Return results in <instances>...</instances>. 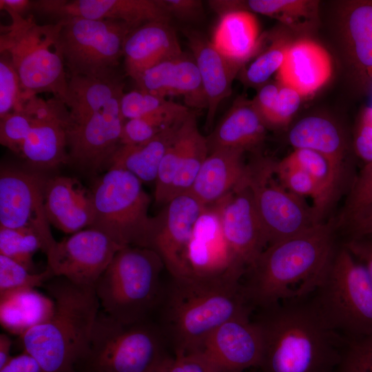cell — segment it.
Listing matches in <instances>:
<instances>
[{
	"label": "cell",
	"mask_w": 372,
	"mask_h": 372,
	"mask_svg": "<svg viewBox=\"0 0 372 372\" xmlns=\"http://www.w3.org/2000/svg\"><path fill=\"white\" fill-rule=\"evenodd\" d=\"M253 320L262 342L259 372H335L348 340L328 324L313 299L260 309Z\"/></svg>",
	"instance_id": "obj_1"
},
{
	"label": "cell",
	"mask_w": 372,
	"mask_h": 372,
	"mask_svg": "<svg viewBox=\"0 0 372 372\" xmlns=\"http://www.w3.org/2000/svg\"><path fill=\"white\" fill-rule=\"evenodd\" d=\"M242 276L172 278L163 287L155 310L156 323L173 355L195 351L217 327L238 317L250 316L253 306Z\"/></svg>",
	"instance_id": "obj_2"
},
{
	"label": "cell",
	"mask_w": 372,
	"mask_h": 372,
	"mask_svg": "<svg viewBox=\"0 0 372 372\" xmlns=\"http://www.w3.org/2000/svg\"><path fill=\"white\" fill-rule=\"evenodd\" d=\"M333 233L331 220L321 222L268 245L246 271L248 278L242 283L253 307L262 309L313 294L335 253Z\"/></svg>",
	"instance_id": "obj_3"
},
{
	"label": "cell",
	"mask_w": 372,
	"mask_h": 372,
	"mask_svg": "<svg viewBox=\"0 0 372 372\" xmlns=\"http://www.w3.org/2000/svg\"><path fill=\"white\" fill-rule=\"evenodd\" d=\"M43 287L54 303L50 318L21 337L41 372H70L85 353L100 311L95 287L54 276Z\"/></svg>",
	"instance_id": "obj_4"
},
{
	"label": "cell",
	"mask_w": 372,
	"mask_h": 372,
	"mask_svg": "<svg viewBox=\"0 0 372 372\" xmlns=\"http://www.w3.org/2000/svg\"><path fill=\"white\" fill-rule=\"evenodd\" d=\"M163 267L152 249H120L95 285L101 309L124 324L151 319L162 294Z\"/></svg>",
	"instance_id": "obj_5"
},
{
	"label": "cell",
	"mask_w": 372,
	"mask_h": 372,
	"mask_svg": "<svg viewBox=\"0 0 372 372\" xmlns=\"http://www.w3.org/2000/svg\"><path fill=\"white\" fill-rule=\"evenodd\" d=\"M6 12L11 23L1 25L0 52L10 56L23 96L49 92L65 103L68 75L59 45L60 21L39 25L32 15Z\"/></svg>",
	"instance_id": "obj_6"
},
{
	"label": "cell",
	"mask_w": 372,
	"mask_h": 372,
	"mask_svg": "<svg viewBox=\"0 0 372 372\" xmlns=\"http://www.w3.org/2000/svg\"><path fill=\"white\" fill-rule=\"evenodd\" d=\"M167 344L151 319L122 323L100 309L78 372H151L169 355Z\"/></svg>",
	"instance_id": "obj_7"
},
{
	"label": "cell",
	"mask_w": 372,
	"mask_h": 372,
	"mask_svg": "<svg viewBox=\"0 0 372 372\" xmlns=\"http://www.w3.org/2000/svg\"><path fill=\"white\" fill-rule=\"evenodd\" d=\"M313 298L328 324L347 340L372 334V282L346 247L335 252Z\"/></svg>",
	"instance_id": "obj_8"
},
{
	"label": "cell",
	"mask_w": 372,
	"mask_h": 372,
	"mask_svg": "<svg viewBox=\"0 0 372 372\" xmlns=\"http://www.w3.org/2000/svg\"><path fill=\"white\" fill-rule=\"evenodd\" d=\"M95 216L90 227L121 247L151 249L155 219L149 216L151 203L142 182L121 169H108L92 189Z\"/></svg>",
	"instance_id": "obj_9"
},
{
	"label": "cell",
	"mask_w": 372,
	"mask_h": 372,
	"mask_svg": "<svg viewBox=\"0 0 372 372\" xmlns=\"http://www.w3.org/2000/svg\"><path fill=\"white\" fill-rule=\"evenodd\" d=\"M59 45L63 61L74 76L101 77L117 71L127 34L134 30L114 20H59Z\"/></svg>",
	"instance_id": "obj_10"
},
{
	"label": "cell",
	"mask_w": 372,
	"mask_h": 372,
	"mask_svg": "<svg viewBox=\"0 0 372 372\" xmlns=\"http://www.w3.org/2000/svg\"><path fill=\"white\" fill-rule=\"evenodd\" d=\"M274 163L262 161L248 166L247 183L264 227L268 245L319 223L302 197L284 187L275 176Z\"/></svg>",
	"instance_id": "obj_11"
},
{
	"label": "cell",
	"mask_w": 372,
	"mask_h": 372,
	"mask_svg": "<svg viewBox=\"0 0 372 372\" xmlns=\"http://www.w3.org/2000/svg\"><path fill=\"white\" fill-rule=\"evenodd\" d=\"M124 92L101 108L68 121V162L89 172H98L109 163L121 145L125 119L121 111Z\"/></svg>",
	"instance_id": "obj_12"
},
{
	"label": "cell",
	"mask_w": 372,
	"mask_h": 372,
	"mask_svg": "<svg viewBox=\"0 0 372 372\" xmlns=\"http://www.w3.org/2000/svg\"><path fill=\"white\" fill-rule=\"evenodd\" d=\"M46 178L17 168L0 171V227L24 229L40 239L46 254L56 243L43 200Z\"/></svg>",
	"instance_id": "obj_13"
},
{
	"label": "cell",
	"mask_w": 372,
	"mask_h": 372,
	"mask_svg": "<svg viewBox=\"0 0 372 372\" xmlns=\"http://www.w3.org/2000/svg\"><path fill=\"white\" fill-rule=\"evenodd\" d=\"M122 247L103 232L88 227L56 241L45 254L47 267L54 276L95 287Z\"/></svg>",
	"instance_id": "obj_14"
},
{
	"label": "cell",
	"mask_w": 372,
	"mask_h": 372,
	"mask_svg": "<svg viewBox=\"0 0 372 372\" xmlns=\"http://www.w3.org/2000/svg\"><path fill=\"white\" fill-rule=\"evenodd\" d=\"M22 103L30 112L32 124L19 154L39 168L68 163V109L65 103L54 97L45 101L37 95L25 97Z\"/></svg>",
	"instance_id": "obj_15"
},
{
	"label": "cell",
	"mask_w": 372,
	"mask_h": 372,
	"mask_svg": "<svg viewBox=\"0 0 372 372\" xmlns=\"http://www.w3.org/2000/svg\"><path fill=\"white\" fill-rule=\"evenodd\" d=\"M262 351L258 327L250 316H242L217 327L194 352L209 372H245L258 368Z\"/></svg>",
	"instance_id": "obj_16"
},
{
	"label": "cell",
	"mask_w": 372,
	"mask_h": 372,
	"mask_svg": "<svg viewBox=\"0 0 372 372\" xmlns=\"http://www.w3.org/2000/svg\"><path fill=\"white\" fill-rule=\"evenodd\" d=\"M216 205L224 237L237 262L247 271L268 246L247 178Z\"/></svg>",
	"instance_id": "obj_17"
},
{
	"label": "cell",
	"mask_w": 372,
	"mask_h": 372,
	"mask_svg": "<svg viewBox=\"0 0 372 372\" xmlns=\"http://www.w3.org/2000/svg\"><path fill=\"white\" fill-rule=\"evenodd\" d=\"M205 207L192 194L186 193L171 199L154 218L151 249L161 257L172 278L188 276L186 253Z\"/></svg>",
	"instance_id": "obj_18"
},
{
	"label": "cell",
	"mask_w": 372,
	"mask_h": 372,
	"mask_svg": "<svg viewBox=\"0 0 372 372\" xmlns=\"http://www.w3.org/2000/svg\"><path fill=\"white\" fill-rule=\"evenodd\" d=\"M33 10L57 21L114 20L133 29L152 21L169 23L172 19L159 0H39L34 1Z\"/></svg>",
	"instance_id": "obj_19"
},
{
	"label": "cell",
	"mask_w": 372,
	"mask_h": 372,
	"mask_svg": "<svg viewBox=\"0 0 372 372\" xmlns=\"http://www.w3.org/2000/svg\"><path fill=\"white\" fill-rule=\"evenodd\" d=\"M188 276H243L245 269L236 260L222 231L216 205L207 206L194 227L186 253Z\"/></svg>",
	"instance_id": "obj_20"
},
{
	"label": "cell",
	"mask_w": 372,
	"mask_h": 372,
	"mask_svg": "<svg viewBox=\"0 0 372 372\" xmlns=\"http://www.w3.org/2000/svg\"><path fill=\"white\" fill-rule=\"evenodd\" d=\"M43 200L50 224L65 234L90 227L94 222L92 191L76 178L56 176L46 178Z\"/></svg>",
	"instance_id": "obj_21"
},
{
	"label": "cell",
	"mask_w": 372,
	"mask_h": 372,
	"mask_svg": "<svg viewBox=\"0 0 372 372\" xmlns=\"http://www.w3.org/2000/svg\"><path fill=\"white\" fill-rule=\"evenodd\" d=\"M134 81L141 90L164 98L181 96L188 107L207 109L202 80L192 53L183 52L163 61L146 70Z\"/></svg>",
	"instance_id": "obj_22"
},
{
	"label": "cell",
	"mask_w": 372,
	"mask_h": 372,
	"mask_svg": "<svg viewBox=\"0 0 372 372\" xmlns=\"http://www.w3.org/2000/svg\"><path fill=\"white\" fill-rule=\"evenodd\" d=\"M332 69L327 50L316 41L303 39L288 44L278 79L282 86L295 90L302 97L307 96L329 81Z\"/></svg>",
	"instance_id": "obj_23"
},
{
	"label": "cell",
	"mask_w": 372,
	"mask_h": 372,
	"mask_svg": "<svg viewBox=\"0 0 372 372\" xmlns=\"http://www.w3.org/2000/svg\"><path fill=\"white\" fill-rule=\"evenodd\" d=\"M182 52L169 23L149 22L132 30L126 37L123 50L125 70L135 81L146 70Z\"/></svg>",
	"instance_id": "obj_24"
},
{
	"label": "cell",
	"mask_w": 372,
	"mask_h": 372,
	"mask_svg": "<svg viewBox=\"0 0 372 372\" xmlns=\"http://www.w3.org/2000/svg\"><path fill=\"white\" fill-rule=\"evenodd\" d=\"M245 150L219 148L209 152L189 193L204 206L216 204L246 179Z\"/></svg>",
	"instance_id": "obj_25"
},
{
	"label": "cell",
	"mask_w": 372,
	"mask_h": 372,
	"mask_svg": "<svg viewBox=\"0 0 372 372\" xmlns=\"http://www.w3.org/2000/svg\"><path fill=\"white\" fill-rule=\"evenodd\" d=\"M191 53L198 66L207 99L206 127L214 123L223 100L231 93L232 82L238 70L215 48L211 41L195 31L185 30Z\"/></svg>",
	"instance_id": "obj_26"
},
{
	"label": "cell",
	"mask_w": 372,
	"mask_h": 372,
	"mask_svg": "<svg viewBox=\"0 0 372 372\" xmlns=\"http://www.w3.org/2000/svg\"><path fill=\"white\" fill-rule=\"evenodd\" d=\"M289 140L295 149H309L325 157L338 184L342 187L347 172L346 147L341 132L333 122L320 116L305 117L291 128Z\"/></svg>",
	"instance_id": "obj_27"
},
{
	"label": "cell",
	"mask_w": 372,
	"mask_h": 372,
	"mask_svg": "<svg viewBox=\"0 0 372 372\" xmlns=\"http://www.w3.org/2000/svg\"><path fill=\"white\" fill-rule=\"evenodd\" d=\"M343 30L355 77L362 88H372V1L348 3Z\"/></svg>",
	"instance_id": "obj_28"
},
{
	"label": "cell",
	"mask_w": 372,
	"mask_h": 372,
	"mask_svg": "<svg viewBox=\"0 0 372 372\" xmlns=\"http://www.w3.org/2000/svg\"><path fill=\"white\" fill-rule=\"evenodd\" d=\"M259 40L255 16L248 11L236 10L220 16L211 41L218 52L239 70L256 52Z\"/></svg>",
	"instance_id": "obj_29"
},
{
	"label": "cell",
	"mask_w": 372,
	"mask_h": 372,
	"mask_svg": "<svg viewBox=\"0 0 372 372\" xmlns=\"http://www.w3.org/2000/svg\"><path fill=\"white\" fill-rule=\"evenodd\" d=\"M265 127L253 102L236 101L206 136L209 151L219 148H238L245 151L263 141Z\"/></svg>",
	"instance_id": "obj_30"
},
{
	"label": "cell",
	"mask_w": 372,
	"mask_h": 372,
	"mask_svg": "<svg viewBox=\"0 0 372 372\" xmlns=\"http://www.w3.org/2000/svg\"><path fill=\"white\" fill-rule=\"evenodd\" d=\"M54 310L52 298L34 288L0 293V323L20 338L32 327L48 320Z\"/></svg>",
	"instance_id": "obj_31"
},
{
	"label": "cell",
	"mask_w": 372,
	"mask_h": 372,
	"mask_svg": "<svg viewBox=\"0 0 372 372\" xmlns=\"http://www.w3.org/2000/svg\"><path fill=\"white\" fill-rule=\"evenodd\" d=\"M183 121L146 142L121 145L109 163V169L127 171L142 183L155 182L162 158Z\"/></svg>",
	"instance_id": "obj_32"
},
{
	"label": "cell",
	"mask_w": 372,
	"mask_h": 372,
	"mask_svg": "<svg viewBox=\"0 0 372 372\" xmlns=\"http://www.w3.org/2000/svg\"><path fill=\"white\" fill-rule=\"evenodd\" d=\"M182 153L170 200L189 193L209 154L206 136L200 132L194 112L190 111L180 125Z\"/></svg>",
	"instance_id": "obj_33"
},
{
	"label": "cell",
	"mask_w": 372,
	"mask_h": 372,
	"mask_svg": "<svg viewBox=\"0 0 372 372\" xmlns=\"http://www.w3.org/2000/svg\"><path fill=\"white\" fill-rule=\"evenodd\" d=\"M313 3L304 0H223L220 9L223 12L252 11L276 18L287 25H297L313 14Z\"/></svg>",
	"instance_id": "obj_34"
},
{
	"label": "cell",
	"mask_w": 372,
	"mask_h": 372,
	"mask_svg": "<svg viewBox=\"0 0 372 372\" xmlns=\"http://www.w3.org/2000/svg\"><path fill=\"white\" fill-rule=\"evenodd\" d=\"M191 110L157 112L142 117L125 120L121 145H136L149 141L183 121Z\"/></svg>",
	"instance_id": "obj_35"
},
{
	"label": "cell",
	"mask_w": 372,
	"mask_h": 372,
	"mask_svg": "<svg viewBox=\"0 0 372 372\" xmlns=\"http://www.w3.org/2000/svg\"><path fill=\"white\" fill-rule=\"evenodd\" d=\"M274 172L280 183L296 195L313 198L312 207L316 220L321 223L324 214L323 190L319 183L307 172L291 163L286 158L274 163Z\"/></svg>",
	"instance_id": "obj_36"
},
{
	"label": "cell",
	"mask_w": 372,
	"mask_h": 372,
	"mask_svg": "<svg viewBox=\"0 0 372 372\" xmlns=\"http://www.w3.org/2000/svg\"><path fill=\"white\" fill-rule=\"evenodd\" d=\"M39 249H43L42 243L34 232L24 229L0 227V255L36 273L33 256Z\"/></svg>",
	"instance_id": "obj_37"
},
{
	"label": "cell",
	"mask_w": 372,
	"mask_h": 372,
	"mask_svg": "<svg viewBox=\"0 0 372 372\" xmlns=\"http://www.w3.org/2000/svg\"><path fill=\"white\" fill-rule=\"evenodd\" d=\"M188 109L166 98L141 90L124 93L121 100V111L125 120L157 113L176 112Z\"/></svg>",
	"instance_id": "obj_38"
},
{
	"label": "cell",
	"mask_w": 372,
	"mask_h": 372,
	"mask_svg": "<svg viewBox=\"0 0 372 372\" xmlns=\"http://www.w3.org/2000/svg\"><path fill=\"white\" fill-rule=\"evenodd\" d=\"M54 277L49 268L32 273L13 260L0 255V293L17 289L43 287Z\"/></svg>",
	"instance_id": "obj_39"
},
{
	"label": "cell",
	"mask_w": 372,
	"mask_h": 372,
	"mask_svg": "<svg viewBox=\"0 0 372 372\" xmlns=\"http://www.w3.org/2000/svg\"><path fill=\"white\" fill-rule=\"evenodd\" d=\"M180 125L173 142L163 156L158 167L155 180L154 191L155 202L158 204L165 205L170 200L172 189L178 169L182 153L183 139Z\"/></svg>",
	"instance_id": "obj_40"
},
{
	"label": "cell",
	"mask_w": 372,
	"mask_h": 372,
	"mask_svg": "<svg viewBox=\"0 0 372 372\" xmlns=\"http://www.w3.org/2000/svg\"><path fill=\"white\" fill-rule=\"evenodd\" d=\"M23 92L18 74L6 52L0 59V118L17 110L22 102Z\"/></svg>",
	"instance_id": "obj_41"
},
{
	"label": "cell",
	"mask_w": 372,
	"mask_h": 372,
	"mask_svg": "<svg viewBox=\"0 0 372 372\" xmlns=\"http://www.w3.org/2000/svg\"><path fill=\"white\" fill-rule=\"evenodd\" d=\"M32 124V114L22 103L17 110L0 118L1 144L19 154Z\"/></svg>",
	"instance_id": "obj_42"
},
{
	"label": "cell",
	"mask_w": 372,
	"mask_h": 372,
	"mask_svg": "<svg viewBox=\"0 0 372 372\" xmlns=\"http://www.w3.org/2000/svg\"><path fill=\"white\" fill-rule=\"evenodd\" d=\"M287 45L276 42L258 56L246 70L245 81L253 85H260L278 72L285 61Z\"/></svg>",
	"instance_id": "obj_43"
},
{
	"label": "cell",
	"mask_w": 372,
	"mask_h": 372,
	"mask_svg": "<svg viewBox=\"0 0 372 372\" xmlns=\"http://www.w3.org/2000/svg\"><path fill=\"white\" fill-rule=\"evenodd\" d=\"M335 372H372V334L347 341Z\"/></svg>",
	"instance_id": "obj_44"
},
{
	"label": "cell",
	"mask_w": 372,
	"mask_h": 372,
	"mask_svg": "<svg viewBox=\"0 0 372 372\" xmlns=\"http://www.w3.org/2000/svg\"><path fill=\"white\" fill-rule=\"evenodd\" d=\"M372 204V163L365 164L354 180L347 201L344 219Z\"/></svg>",
	"instance_id": "obj_45"
},
{
	"label": "cell",
	"mask_w": 372,
	"mask_h": 372,
	"mask_svg": "<svg viewBox=\"0 0 372 372\" xmlns=\"http://www.w3.org/2000/svg\"><path fill=\"white\" fill-rule=\"evenodd\" d=\"M356 154L365 164L372 163V109L366 107L362 112L354 135Z\"/></svg>",
	"instance_id": "obj_46"
},
{
	"label": "cell",
	"mask_w": 372,
	"mask_h": 372,
	"mask_svg": "<svg viewBox=\"0 0 372 372\" xmlns=\"http://www.w3.org/2000/svg\"><path fill=\"white\" fill-rule=\"evenodd\" d=\"M301 98L300 94L295 90L281 85L269 125L281 126L287 124L298 110Z\"/></svg>",
	"instance_id": "obj_47"
},
{
	"label": "cell",
	"mask_w": 372,
	"mask_h": 372,
	"mask_svg": "<svg viewBox=\"0 0 372 372\" xmlns=\"http://www.w3.org/2000/svg\"><path fill=\"white\" fill-rule=\"evenodd\" d=\"M162 372H209L205 362L196 353L169 355L161 364Z\"/></svg>",
	"instance_id": "obj_48"
},
{
	"label": "cell",
	"mask_w": 372,
	"mask_h": 372,
	"mask_svg": "<svg viewBox=\"0 0 372 372\" xmlns=\"http://www.w3.org/2000/svg\"><path fill=\"white\" fill-rule=\"evenodd\" d=\"M161 3L170 15L184 21H196L203 14L200 0H160Z\"/></svg>",
	"instance_id": "obj_49"
},
{
	"label": "cell",
	"mask_w": 372,
	"mask_h": 372,
	"mask_svg": "<svg viewBox=\"0 0 372 372\" xmlns=\"http://www.w3.org/2000/svg\"><path fill=\"white\" fill-rule=\"evenodd\" d=\"M279 89L275 84H267L262 87L253 102L266 125H269L272 118Z\"/></svg>",
	"instance_id": "obj_50"
},
{
	"label": "cell",
	"mask_w": 372,
	"mask_h": 372,
	"mask_svg": "<svg viewBox=\"0 0 372 372\" xmlns=\"http://www.w3.org/2000/svg\"><path fill=\"white\" fill-rule=\"evenodd\" d=\"M344 220L353 234V238L372 236V204L353 213Z\"/></svg>",
	"instance_id": "obj_51"
},
{
	"label": "cell",
	"mask_w": 372,
	"mask_h": 372,
	"mask_svg": "<svg viewBox=\"0 0 372 372\" xmlns=\"http://www.w3.org/2000/svg\"><path fill=\"white\" fill-rule=\"evenodd\" d=\"M345 247L364 265L372 282V236L352 238Z\"/></svg>",
	"instance_id": "obj_52"
},
{
	"label": "cell",
	"mask_w": 372,
	"mask_h": 372,
	"mask_svg": "<svg viewBox=\"0 0 372 372\" xmlns=\"http://www.w3.org/2000/svg\"><path fill=\"white\" fill-rule=\"evenodd\" d=\"M0 372H41L37 360L28 353H23L12 356L10 360L0 369Z\"/></svg>",
	"instance_id": "obj_53"
},
{
	"label": "cell",
	"mask_w": 372,
	"mask_h": 372,
	"mask_svg": "<svg viewBox=\"0 0 372 372\" xmlns=\"http://www.w3.org/2000/svg\"><path fill=\"white\" fill-rule=\"evenodd\" d=\"M34 1L29 0H0L1 10L12 11L23 17L33 10Z\"/></svg>",
	"instance_id": "obj_54"
},
{
	"label": "cell",
	"mask_w": 372,
	"mask_h": 372,
	"mask_svg": "<svg viewBox=\"0 0 372 372\" xmlns=\"http://www.w3.org/2000/svg\"><path fill=\"white\" fill-rule=\"evenodd\" d=\"M12 343L11 338L7 334H0V369L12 357L10 355Z\"/></svg>",
	"instance_id": "obj_55"
},
{
	"label": "cell",
	"mask_w": 372,
	"mask_h": 372,
	"mask_svg": "<svg viewBox=\"0 0 372 372\" xmlns=\"http://www.w3.org/2000/svg\"><path fill=\"white\" fill-rule=\"evenodd\" d=\"M162 364V363H161ZM161 364L157 367L154 370H153L151 372H162L161 371Z\"/></svg>",
	"instance_id": "obj_56"
},
{
	"label": "cell",
	"mask_w": 372,
	"mask_h": 372,
	"mask_svg": "<svg viewBox=\"0 0 372 372\" xmlns=\"http://www.w3.org/2000/svg\"><path fill=\"white\" fill-rule=\"evenodd\" d=\"M245 372H259V371H258V370L257 369V371H249V370H248V371H245Z\"/></svg>",
	"instance_id": "obj_57"
},
{
	"label": "cell",
	"mask_w": 372,
	"mask_h": 372,
	"mask_svg": "<svg viewBox=\"0 0 372 372\" xmlns=\"http://www.w3.org/2000/svg\"><path fill=\"white\" fill-rule=\"evenodd\" d=\"M70 372H78V371H76V370L73 369V370L71 371Z\"/></svg>",
	"instance_id": "obj_58"
},
{
	"label": "cell",
	"mask_w": 372,
	"mask_h": 372,
	"mask_svg": "<svg viewBox=\"0 0 372 372\" xmlns=\"http://www.w3.org/2000/svg\"><path fill=\"white\" fill-rule=\"evenodd\" d=\"M371 109H372V105L371 106Z\"/></svg>",
	"instance_id": "obj_59"
},
{
	"label": "cell",
	"mask_w": 372,
	"mask_h": 372,
	"mask_svg": "<svg viewBox=\"0 0 372 372\" xmlns=\"http://www.w3.org/2000/svg\"></svg>",
	"instance_id": "obj_60"
}]
</instances>
